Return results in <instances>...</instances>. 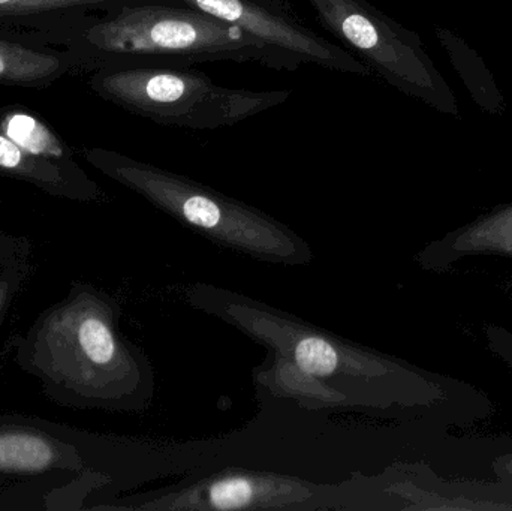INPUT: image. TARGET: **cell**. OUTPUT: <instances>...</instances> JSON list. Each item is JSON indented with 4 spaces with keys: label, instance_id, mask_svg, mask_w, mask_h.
<instances>
[{
    "label": "cell",
    "instance_id": "1",
    "mask_svg": "<svg viewBox=\"0 0 512 511\" xmlns=\"http://www.w3.org/2000/svg\"><path fill=\"white\" fill-rule=\"evenodd\" d=\"M86 39L95 50L143 62L261 63L295 71L301 63L236 24L200 9L146 5L123 8L111 20L90 27Z\"/></svg>",
    "mask_w": 512,
    "mask_h": 511
},
{
    "label": "cell",
    "instance_id": "2",
    "mask_svg": "<svg viewBox=\"0 0 512 511\" xmlns=\"http://www.w3.org/2000/svg\"><path fill=\"white\" fill-rule=\"evenodd\" d=\"M102 98L129 113L177 128L212 131L245 122L288 101L291 90L230 89L179 66H134L93 80Z\"/></svg>",
    "mask_w": 512,
    "mask_h": 511
},
{
    "label": "cell",
    "instance_id": "3",
    "mask_svg": "<svg viewBox=\"0 0 512 511\" xmlns=\"http://www.w3.org/2000/svg\"><path fill=\"white\" fill-rule=\"evenodd\" d=\"M319 23L372 74L448 116H459L456 95L427 54L420 36L367 0H307Z\"/></svg>",
    "mask_w": 512,
    "mask_h": 511
},
{
    "label": "cell",
    "instance_id": "4",
    "mask_svg": "<svg viewBox=\"0 0 512 511\" xmlns=\"http://www.w3.org/2000/svg\"><path fill=\"white\" fill-rule=\"evenodd\" d=\"M191 8L242 27L271 47L291 54L301 65L369 77V66L343 45L316 33L283 0H179Z\"/></svg>",
    "mask_w": 512,
    "mask_h": 511
},
{
    "label": "cell",
    "instance_id": "5",
    "mask_svg": "<svg viewBox=\"0 0 512 511\" xmlns=\"http://www.w3.org/2000/svg\"><path fill=\"white\" fill-rule=\"evenodd\" d=\"M493 257L512 261V203L499 204L430 243L420 261L432 272H450L460 261Z\"/></svg>",
    "mask_w": 512,
    "mask_h": 511
},
{
    "label": "cell",
    "instance_id": "6",
    "mask_svg": "<svg viewBox=\"0 0 512 511\" xmlns=\"http://www.w3.org/2000/svg\"><path fill=\"white\" fill-rule=\"evenodd\" d=\"M436 33L447 50L451 63L468 87L472 99L487 113H504V96L499 92L492 72L484 65L481 57L460 36L454 35L450 30L438 29Z\"/></svg>",
    "mask_w": 512,
    "mask_h": 511
},
{
    "label": "cell",
    "instance_id": "7",
    "mask_svg": "<svg viewBox=\"0 0 512 511\" xmlns=\"http://www.w3.org/2000/svg\"><path fill=\"white\" fill-rule=\"evenodd\" d=\"M60 68L62 62L57 57L0 41V81L18 84L45 83L60 75Z\"/></svg>",
    "mask_w": 512,
    "mask_h": 511
},
{
    "label": "cell",
    "instance_id": "8",
    "mask_svg": "<svg viewBox=\"0 0 512 511\" xmlns=\"http://www.w3.org/2000/svg\"><path fill=\"white\" fill-rule=\"evenodd\" d=\"M3 132L18 146L42 158H63L65 150L59 138L36 117L26 113H8L0 122Z\"/></svg>",
    "mask_w": 512,
    "mask_h": 511
},
{
    "label": "cell",
    "instance_id": "9",
    "mask_svg": "<svg viewBox=\"0 0 512 511\" xmlns=\"http://www.w3.org/2000/svg\"><path fill=\"white\" fill-rule=\"evenodd\" d=\"M50 444L29 434L0 437V468L14 471H38L53 462Z\"/></svg>",
    "mask_w": 512,
    "mask_h": 511
},
{
    "label": "cell",
    "instance_id": "10",
    "mask_svg": "<svg viewBox=\"0 0 512 511\" xmlns=\"http://www.w3.org/2000/svg\"><path fill=\"white\" fill-rule=\"evenodd\" d=\"M0 168L33 182L59 183L60 176L47 158L32 155L18 146L3 132L0 126Z\"/></svg>",
    "mask_w": 512,
    "mask_h": 511
},
{
    "label": "cell",
    "instance_id": "11",
    "mask_svg": "<svg viewBox=\"0 0 512 511\" xmlns=\"http://www.w3.org/2000/svg\"><path fill=\"white\" fill-rule=\"evenodd\" d=\"M295 359L304 372L316 377L333 374L337 366V353L328 342L307 338L298 344Z\"/></svg>",
    "mask_w": 512,
    "mask_h": 511
},
{
    "label": "cell",
    "instance_id": "12",
    "mask_svg": "<svg viewBox=\"0 0 512 511\" xmlns=\"http://www.w3.org/2000/svg\"><path fill=\"white\" fill-rule=\"evenodd\" d=\"M81 348L86 356L98 365H107L113 359L116 345L110 329L98 318H89L81 324L78 332Z\"/></svg>",
    "mask_w": 512,
    "mask_h": 511
},
{
    "label": "cell",
    "instance_id": "13",
    "mask_svg": "<svg viewBox=\"0 0 512 511\" xmlns=\"http://www.w3.org/2000/svg\"><path fill=\"white\" fill-rule=\"evenodd\" d=\"M110 0H0V17L32 15L75 6L99 5Z\"/></svg>",
    "mask_w": 512,
    "mask_h": 511
},
{
    "label": "cell",
    "instance_id": "14",
    "mask_svg": "<svg viewBox=\"0 0 512 511\" xmlns=\"http://www.w3.org/2000/svg\"><path fill=\"white\" fill-rule=\"evenodd\" d=\"M254 489L245 479H227L213 486L210 501L221 510L242 509L251 503Z\"/></svg>",
    "mask_w": 512,
    "mask_h": 511
},
{
    "label": "cell",
    "instance_id": "15",
    "mask_svg": "<svg viewBox=\"0 0 512 511\" xmlns=\"http://www.w3.org/2000/svg\"><path fill=\"white\" fill-rule=\"evenodd\" d=\"M182 213L189 222L203 228H213L221 222L222 210L213 198L207 195L189 194L182 197Z\"/></svg>",
    "mask_w": 512,
    "mask_h": 511
},
{
    "label": "cell",
    "instance_id": "16",
    "mask_svg": "<svg viewBox=\"0 0 512 511\" xmlns=\"http://www.w3.org/2000/svg\"><path fill=\"white\" fill-rule=\"evenodd\" d=\"M483 335L486 338L487 347L501 359L512 371V332L496 324H486L483 327Z\"/></svg>",
    "mask_w": 512,
    "mask_h": 511
},
{
    "label": "cell",
    "instance_id": "17",
    "mask_svg": "<svg viewBox=\"0 0 512 511\" xmlns=\"http://www.w3.org/2000/svg\"><path fill=\"white\" fill-rule=\"evenodd\" d=\"M493 473L501 480L502 485L512 489V453L499 456L493 461Z\"/></svg>",
    "mask_w": 512,
    "mask_h": 511
}]
</instances>
